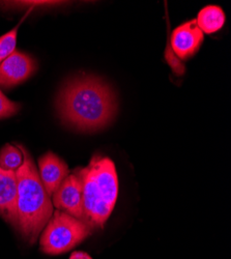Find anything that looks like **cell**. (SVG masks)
<instances>
[{"instance_id": "4", "label": "cell", "mask_w": 231, "mask_h": 259, "mask_svg": "<svg viewBox=\"0 0 231 259\" xmlns=\"http://www.w3.org/2000/svg\"><path fill=\"white\" fill-rule=\"evenodd\" d=\"M90 233L91 228L86 223L57 209L53 211L40 234L39 248L48 255L64 254L83 242Z\"/></svg>"}, {"instance_id": "2", "label": "cell", "mask_w": 231, "mask_h": 259, "mask_svg": "<svg viewBox=\"0 0 231 259\" xmlns=\"http://www.w3.org/2000/svg\"><path fill=\"white\" fill-rule=\"evenodd\" d=\"M82 181L83 218L91 229L104 228L118 196V178L114 162L96 155L84 168H77Z\"/></svg>"}, {"instance_id": "5", "label": "cell", "mask_w": 231, "mask_h": 259, "mask_svg": "<svg viewBox=\"0 0 231 259\" xmlns=\"http://www.w3.org/2000/svg\"><path fill=\"white\" fill-rule=\"evenodd\" d=\"M53 205L82 221L83 218V192L82 181L75 169L61 183L52 195Z\"/></svg>"}, {"instance_id": "3", "label": "cell", "mask_w": 231, "mask_h": 259, "mask_svg": "<svg viewBox=\"0 0 231 259\" xmlns=\"http://www.w3.org/2000/svg\"><path fill=\"white\" fill-rule=\"evenodd\" d=\"M24 162L17 171L18 223L17 229L23 239L35 243L53 214V203L40 182L38 171L23 147Z\"/></svg>"}, {"instance_id": "8", "label": "cell", "mask_w": 231, "mask_h": 259, "mask_svg": "<svg viewBox=\"0 0 231 259\" xmlns=\"http://www.w3.org/2000/svg\"><path fill=\"white\" fill-rule=\"evenodd\" d=\"M18 179L16 171L0 167V215L14 227L18 223Z\"/></svg>"}, {"instance_id": "16", "label": "cell", "mask_w": 231, "mask_h": 259, "mask_svg": "<svg viewBox=\"0 0 231 259\" xmlns=\"http://www.w3.org/2000/svg\"><path fill=\"white\" fill-rule=\"evenodd\" d=\"M70 259H93V258L85 252L76 251V252L72 253Z\"/></svg>"}, {"instance_id": "11", "label": "cell", "mask_w": 231, "mask_h": 259, "mask_svg": "<svg viewBox=\"0 0 231 259\" xmlns=\"http://www.w3.org/2000/svg\"><path fill=\"white\" fill-rule=\"evenodd\" d=\"M24 162L23 146L7 144L0 150V167L5 170L17 171Z\"/></svg>"}, {"instance_id": "10", "label": "cell", "mask_w": 231, "mask_h": 259, "mask_svg": "<svg viewBox=\"0 0 231 259\" xmlns=\"http://www.w3.org/2000/svg\"><path fill=\"white\" fill-rule=\"evenodd\" d=\"M226 16L218 6H207L197 16L196 23L203 33L212 34L219 31L225 24Z\"/></svg>"}, {"instance_id": "1", "label": "cell", "mask_w": 231, "mask_h": 259, "mask_svg": "<svg viewBox=\"0 0 231 259\" xmlns=\"http://www.w3.org/2000/svg\"><path fill=\"white\" fill-rule=\"evenodd\" d=\"M56 107L62 121L82 132H94L108 125L117 109L110 86L94 76L68 81L58 94Z\"/></svg>"}, {"instance_id": "9", "label": "cell", "mask_w": 231, "mask_h": 259, "mask_svg": "<svg viewBox=\"0 0 231 259\" xmlns=\"http://www.w3.org/2000/svg\"><path fill=\"white\" fill-rule=\"evenodd\" d=\"M37 171L40 182L50 197L70 172L66 162L51 152L39 158Z\"/></svg>"}, {"instance_id": "14", "label": "cell", "mask_w": 231, "mask_h": 259, "mask_svg": "<svg viewBox=\"0 0 231 259\" xmlns=\"http://www.w3.org/2000/svg\"><path fill=\"white\" fill-rule=\"evenodd\" d=\"M165 57H166V60L168 61V63H169L171 68L173 69L174 73H176L177 75H181L184 73V67L182 66L181 62L176 58V55L173 53L170 45L167 46Z\"/></svg>"}, {"instance_id": "12", "label": "cell", "mask_w": 231, "mask_h": 259, "mask_svg": "<svg viewBox=\"0 0 231 259\" xmlns=\"http://www.w3.org/2000/svg\"><path fill=\"white\" fill-rule=\"evenodd\" d=\"M18 28L19 25L0 37V60L2 62L15 51Z\"/></svg>"}, {"instance_id": "15", "label": "cell", "mask_w": 231, "mask_h": 259, "mask_svg": "<svg viewBox=\"0 0 231 259\" xmlns=\"http://www.w3.org/2000/svg\"><path fill=\"white\" fill-rule=\"evenodd\" d=\"M5 5L7 4L8 6H25V7H46V6H55V5H60L62 3L58 2H18V3H4Z\"/></svg>"}, {"instance_id": "6", "label": "cell", "mask_w": 231, "mask_h": 259, "mask_svg": "<svg viewBox=\"0 0 231 259\" xmlns=\"http://www.w3.org/2000/svg\"><path fill=\"white\" fill-rule=\"evenodd\" d=\"M36 70V63L29 55L14 51L0 63V86L5 89L27 80Z\"/></svg>"}, {"instance_id": "13", "label": "cell", "mask_w": 231, "mask_h": 259, "mask_svg": "<svg viewBox=\"0 0 231 259\" xmlns=\"http://www.w3.org/2000/svg\"><path fill=\"white\" fill-rule=\"evenodd\" d=\"M20 110V105L9 100L0 91V118L13 116Z\"/></svg>"}, {"instance_id": "7", "label": "cell", "mask_w": 231, "mask_h": 259, "mask_svg": "<svg viewBox=\"0 0 231 259\" xmlns=\"http://www.w3.org/2000/svg\"><path fill=\"white\" fill-rule=\"evenodd\" d=\"M203 38V32L197 26L196 20H190L173 30L170 47L180 60H187L198 52Z\"/></svg>"}]
</instances>
